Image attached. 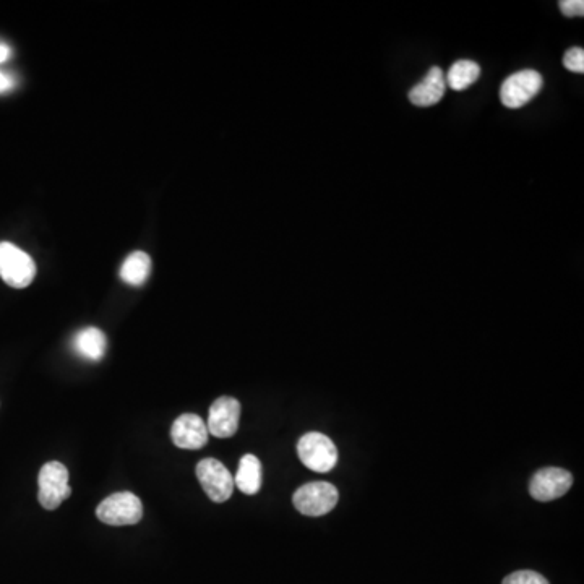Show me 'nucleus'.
Wrapping results in <instances>:
<instances>
[{"instance_id": "nucleus-1", "label": "nucleus", "mask_w": 584, "mask_h": 584, "mask_svg": "<svg viewBox=\"0 0 584 584\" xmlns=\"http://www.w3.org/2000/svg\"><path fill=\"white\" fill-rule=\"evenodd\" d=\"M36 276V263L25 250L10 242H0V278L10 288H28Z\"/></svg>"}, {"instance_id": "nucleus-2", "label": "nucleus", "mask_w": 584, "mask_h": 584, "mask_svg": "<svg viewBox=\"0 0 584 584\" xmlns=\"http://www.w3.org/2000/svg\"><path fill=\"white\" fill-rule=\"evenodd\" d=\"M96 516L109 526H132L142 521V500L132 492H117L99 503Z\"/></svg>"}, {"instance_id": "nucleus-3", "label": "nucleus", "mask_w": 584, "mask_h": 584, "mask_svg": "<svg viewBox=\"0 0 584 584\" xmlns=\"http://www.w3.org/2000/svg\"><path fill=\"white\" fill-rule=\"evenodd\" d=\"M38 500L46 510H56L62 502L69 499L72 490L69 486V471L59 461L44 464L38 476Z\"/></svg>"}, {"instance_id": "nucleus-4", "label": "nucleus", "mask_w": 584, "mask_h": 584, "mask_svg": "<svg viewBox=\"0 0 584 584\" xmlns=\"http://www.w3.org/2000/svg\"><path fill=\"white\" fill-rule=\"evenodd\" d=\"M297 455L305 468L315 473H328L338 463V450L327 435L310 432L297 443Z\"/></svg>"}, {"instance_id": "nucleus-5", "label": "nucleus", "mask_w": 584, "mask_h": 584, "mask_svg": "<svg viewBox=\"0 0 584 584\" xmlns=\"http://www.w3.org/2000/svg\"><path fill=\"white\" fill-rule=\"evenodd\" d=\"M340 495L328 482H310L299 487L292 497L294 507L305 516H323L336 507Z\"/></svg>"}, {"instance_id": "nucleus-6", "label": "nucleus", "mask_w": 584, "mask_h": 584, "mask_svg": "<svg viewBox=\"0 0 584 584\" xmlns=\"http://www.w3.org/2000/svg\"><path fill=\"white\" fill-rule=\"evenodd\" d=\"M197 477L211 502L223 503L231 499L234 492V476L223 463L207 458L197 464Z\"/></svg>"}, {"instance_id": "nucleus-7", "label": "nucleus", "mask_w": 584, "mask_h": 584, "mask_svg": "<svg viewBox=\"0 0 584 584\" xmlns=\"http://www.w3.org/2000/svg\"><path fill=\"white\" fill-rule=\"evenodd\" d=\"M542 88L541 73L536 70H521L513 73L500 88L503 106L510 109L523 108L531 99L536 98Z\"/></svg>"}, {"instance_id": "nucleus-8", "label": "nucleus", "mask_w": 584, "mask_h": 584, "mask_svg": "<svg viewBox=\"0 0 584 584\" xmlns=\"http://www.w3.org/2000/svg\"><path fill=\"white\" fill-rule=\"evenodd\" d=\"M573 486L572 473L562 468H544L529 482V494L539 502H552L567 494Z\"/></svg>"}, {"instance_id": "nucleus-9", "label": "nucleus", "mask_w": 584, "mask_h": 584, "mask_svg": "<svg viewBox=\"0 0 584 584\" xmlns=\"http://www.w3.org/2000/svg\"><path fill=\"white\" fill-rule=\"evenodd\" d=\"M241 419V403L231 396H221L211 404L208 414V434L218 438H229L236 435Z\"/></svg>"}, {"instance_id": "nucleus-10", "label": "nucleus", "mask_w": 584, "mask_h": 584, "mask_svg": "<svg viewBox=\"0 0 584 584\" xmlns=\"http://www.w3.org/2000/svg\"><path fill=\"white\" fill-rule=\"evenodd\" d=\"M171 438L182 450H200L208 443L207 424L197 414H182L172 424Z\"/></svg>"}, {"instance_id": "nucleus-11", "label": "nucleus", "mask_w": 584, "mask_h": 584, "mask_svg": "<svg viewBox=\"0 0 584 584\" xmlns=\"http://www.w3.org/2000/svg\"><path fill=\"white\" fill-rule=\"evenodd\" d=\"M447 91V82H445V73L440 67H432L427 77L419 85L414 86L409 99L411 103L416 104L419 108H429L434 106L445 95Z\"/></svg>"}, {"instance_id": "nucleus-12", "label": "nucleus", "mask_w": 584, "mask_h": 584, "mask_svg": "<svg viewBox=\"0 0 584 584\" xmlns=\"http://www.w3.org/2000/svg\"><path fill=\"white\" fill-rule=\"evenodd\" d=\"M72 346L75 353L86 361H101L108 349V340L99 328H83L73 336Z\"/></svg>"}, {"instance_id": "nucleus-13", "label": "nucleus", "mask_w": 584, "mask_h": 584, "mask_svg": "<svg viewBox=\"0 0 584 584\" xmlns=\"http://www.w3.org/2000/svg\"><path fill=\"white\" fill-rule=\"evenodd\" d=\"M234 486L247 495H255L262 489V463L255 455L242 456L234 476Z\"/></svg>"}, {"instance_id": "nucleus-14", "label": "nucleus", "mask_w": 584, "mask_h": 584, "mask_svg": "<svg viewBox=\"0 0 584 584\" xmlns=\"http://www.w3.org/2000/svg\"><path fill=\"white\" fill-rule=\"evenodd\" d=\"M151 258L145 252H132L121 267V280L130 286H143L150 278Z\"/></svg>"}, {"instance_id": "nucleus-15", "label": "nucleus", "mask_w": 584, "mask_h": 584, "mask_svg": "<svg viewBox=\"0 0 584 584\" xmlns=\"http://www.w3.org/2000/svg\"><path fill=\"white\" fill-rule=\"evenodd\" d=\"M479 75H481V67L476 62L458 61L451 65V69L445 75V82L451 90L463 91L474 85Z\"/></svg>"}, {"instance_id": "nucleus-16", "label": "nucleus", "mask_w": 584, "mask_h": 584, "mask_svg": "<svg viewBox=\"0 0 584 584\" xmlns=\"http://www.w3.org/2000/svg\"><path fill=\"white\" fill-rule=\"evenodd\" d=\"M502 584H550L544 576L531 570H521V572L511 573Z\"/></svg>"}, {"instance_id": "nucleus-17", "label": "nucleus", "mask_w": 584, "mask_h": 584, "mask_svg": "<svg viewBox=\"0 0 584 584\" xmlns=\"http://www.w3.org/2000/svg\"><path fill=\"white\" fill-rule=\"evenodd\" d=\"M563 65L565 69L570 70L573 73H583L584 72V49L583 48H572L567 51V54L563 56Z\"/></svg>"}, {"instance_id": "nucleus-18", "label": "nucleus", "mask_w": 584, "mask_h": 584, "mask_svg": "<svg viewBox=\"0 0 584 584\" xmlns=\"http://www.w3.org/2000/svg\"><path fill=\"white\" fill-rule=\"evenodd\" d=\"M559 5L565 17H583L584 15L583 0H562Z\"/></svg>"}, {"instance_id": "nucleus-19", "label": "nucleus", "mask_w": 584, "mask_h": 584, "mask_svg": "<svg viewBox=\"0 0 584 584\" xmlns=\"http://www.w3.org/2000/svg\"><path fill=\"white\" fill-rule=\"evenodd\" d=\"M13 86H15V78L9 73L0 72V95L12 90Z\"/></svg>"}, {"instance_id": "nucleus-20", "label": "nucleus", "mask_w": 584, "mask_h": 584, "mask_svg": "<svg viewBox=\"0 0 584 584\" xmlns=\"http://www.w3.org/2000/svg\"><path fill=\"white\" fill-rule=\"evenodd\" d=\"M10 56H12V49L7 44L0 43V64L9 61Z\"/></svg>"}]
</instances>
